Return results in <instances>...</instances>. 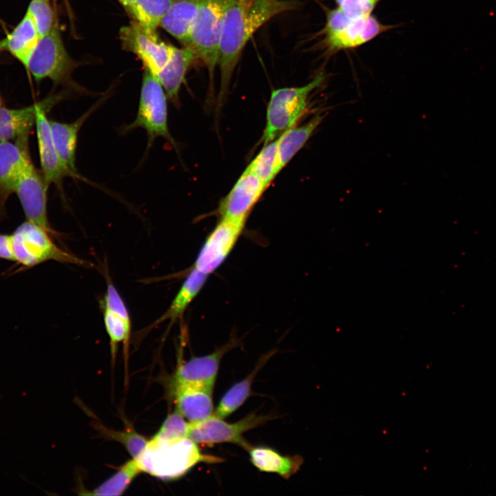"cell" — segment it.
<instances>
[{"instance_id":"cell-18","label":"cell","mask_w":496,"mask_h":496,"mask_svg":"<svg viewBox=\"0 0 496 496\" xmlns=\"http://www.w3.org/2000/svg\"><path fill=\"white\" fill-rule=\"evenodd\" d=\"M214 387L174 384L176 411L188 422L204 420L214 414Z\"/></svg>"},{"instance_id":"cell-29","label":"cell","mask_w":496,"mask_h":496,"mask_svg":"<svg viewBox=\"0 0 496 496\" xmlns=\"http://www.w3.org/2000/svg\"><path fill=\"white\" fill-rule=\"evenodd\" d=\"M175 0H135L132 19L156 30Z\"/></svg>"},{"instance_id":"cell-25","label":"cell","mask_w":496,"mask_h":496,"mask_svg":"<svg viewBox=\"0 0 496 496\" xmlns=\"http://www.w3.org/2000/svg\"><path fill=\"white\" fill-rule=\"evenodd\" d=\"M208 274L192 268L183 281L167 310L152 325V327L181 317L190 303L199 293L207 279Z\"/></svg>"},{"instance_id":"cell-1","label":"cell","mask_w":496,"mask_h":496,"mask_svg":"<svg viewBox=\"0 0 496 496\" xmlns=\"http://www.w3.org/2000/svg\"><path fill=\"white\" fill-rule=\"evenodd\" d=\"M296 0H229L224 14L218 66L220 72L219 103L227 94L234 70L252 36L273 17L295 10Z\"/></svg>"},{"instance_id":"cell-2","label":"cell","mask_w":496,"mask_h":496,"mask_svg":"<svg viewBox=\"0 0 496 496\" xmlns=\"http://www.w3.org/2000/svg\"><path fill=\"white\" fill-rule=\"evenodd\" d=\"M188 437L165 439L154 435L135 459L141 472L163 480L178 479L199 463H219L223 459L203 454Z\"/></svg>"},{"instance_id":"cell-9","label":"cell","mask_w":496,"mask_h":496,"mask_svg":"<svg viewBox=\"0 0 496 496\" xmlns=\"http://www.w3.org/2000/svg\"><path fill=\"white\" fill-rule=\"evenodd\" d=\"M270 419V415L251 413L238 422L229 423L213 414L204 420L189 422L187 437L197 444L232 443L247 450L251 445L243 435Z\"/></svg>"},{"instance_id":"cell-32","label":"cell","mask_w":496,"mask_h":496,"mask_svg":"<svg viewBox=\"0 0 496 496\" xmlns=\"http://www.w3.org/2000/svg\"><path fill=\"white\" fill-rule=\"evenodd\" d=\"M105 432L110 437L120 442L134 459L139 456L148 441L132 428H127L124 431L105 430Z\"/></svg>"},{"instance_id":"cell-14","label":"cell","mask_w":496,"mask_h":496,"mask_svg":"<svg viewBox=\"0 0 496 496\" xmlns=\"http://www.w3.org/2000/svg\"><path fill=\"white\" fill-rule=\"evenodd\" d=\"M65 93L49 95L43 100L20 108L0 107V141H29L35 128L37 112L43 107L52 110L63 99Z\"/></svg>"},{"instance_id":"cell-36","label":"cell","mask_w":496,"mask_h":496,"mask_svg":"<svg viewBox=\"0 0 496 496\" xmlns=\"http://www.w3.org/2000/svg\"><path fill=\"white\" fill-rule=\"evenodd\" d=\"M119 3L123 6V7L125 8L126 12L130 14V16H132L133 10H134V6L135 3V0H118Z\"/></svg>"},{"instance_id":"cell-10","label":"cell","mask_w":496,"mask_h":496,"mask_svg":"<svg viewBox=\"0 0 496 496\" xmlns=\"http://www.w3.org/2000/svg\"><path fill=\"white\" fill-rule=\"evenodd\" d=\"M120 38L123 47L136 54L145 69L154 76L169 63L176 48L162 41L156 30L148 29L135 21L121 29Z\"/></svg>"},{"instance_id":"cell-19","label":"cell","mask_w":496,"mask_h":496,"mask_svg":"<svg viewBox=\"0 0 496 496\" xmlns=\"http://www.w3.org/2000/svg\"><path fill=\"white\" fill-rule=\"evenodd\" d=\"M104 98L92 105L76 120L63 123L50 120L52 138L56 150L65 165L78 178H82L76 167V153L79 132L88 118L101 105Z\"/></svg>"},{"instance_id":"cell-21","label":"cell","mask_w":496,"mask_h":496,"mask_svg":"<svg viewBox=\"0 0 496 496\" xmlns=\"http://www.w3.org/2000/svg\"><path fill=\"white\" fill-rule=\"evenodd\" d=\"M198 60L190 48L176 47L169 63L155 76L162 85L167 98L174 104L178 103L179 90L188 70Z\"/></svg>"},{"instance_id":"cell-12","label":"cell","mask_w":496,"mask_h":496,"mask_svg":"<svg viewBox=\"0 0 496 496\" xmlns=\"http://www.w3.org/2000/svg\"><path fill=\"white\" fill-rule=\"evenodd\" d=\"M246 220L220 218L206 238L193 267L209 274L225 260L236 245Z\"/></svg>"},{"instance_id":"cell-23","label":"cell","mask_w":496,"mask_h":496,"mask_svg":"<svg viewBox=\"0 0 496 496\" xmlns=\"http://www.w3.org/2000/svg\"><path fill=\"white\" fill-rule=\"evenodd\" d=\"M198 11V0H175L160 26L182 43H189Z\"/></svg>"},{"instance_id":"cell-6","label":"cell","mask_w":496,"mask_h":496,"mask_svg":"<svg viewBox=\"0 0 496 496\" xmlns=\"http://www.w3.org/2000/svg\"><path fill=\"white\" fill-rule=\"evenodd\" d=\"M324 80V76L320 74L304 85L278 88L271 92L262 136L264 145L294 126L306 110L310 93L320 86Z\"/></svg>"},{"instance_id":"cell-26","label":"cell","mask_w":496,"mask_h":496,"mask_svg":"<svg viewBox=\"0 0 496 496\" xmlns=\"http://www.w3.org/2000/svg\"><path fill=\"white\" fill-rule=\"evenodd\" d=\"M271 353L261 358L254 369L246 378L234 384L222 397L214 415L225 419L238 409L250 396L251 386L259 371L265 364Z\"/></svg>"},{"instance_id":"cell-20","label":"cell","mask_w":496,"mask_h":496,"mask_svg":"<svg viewBox=\"0 0 496 496\" xmlns=\"http://www.w3.org/2000/svg\"><path fill=\"white\" fill-rule=\"evenodd\" d=\"M40 39L33 19L26 12L13 30L0 40V53H10L25 67Z\"/></svg>"},{"instance_id":"cell-15","label":"cell","mask_w":496,"mask_h":496,"mask_svg":"<svg viewBox=\"0 0 496 496\" xmlns=\"http://www.w3.org/2000/svg\"><path fill=\"white\" fill-rule=\"evenodd\" d=\"M32 161L29 141H0V218L6 217V205L28 164Z\"/></svg>"},{"instance_id":"cell-7","label":"cell","mask_w":496,"mask_h":496,"mask_svg":"<svg viewBox=\"0 0 496 496\" xmlns=\"http://www.w3.org/2000/svg\"><path fill=\"white\" fill-rule=\"evenodd\" d=\"M37 83L45 79L55 84H68L74 68L58 25L41 37L25 67Z\"/></svg>"},{"instance_id":"cell-4","label":"cell","mask_w":496,"mask_h":496,"mask_svg":"<svg viewBox=\"0 0 496 496\" xmlns=\"http://www.w3.org/2000/svg\"><path fill=\"white\" fill-rule=\"evenodd\" d=\"M167 98L157 78L145 69L136 116L132 123L123 126L120 132L126 134L138 128L143 129L147 136L146 152L158 138H164L178 151L168 127Z\"/></svg>"},{"instance_id":"cell-22","label":"cell","mask_w":496,"mask_h":496,"mask_svg":"<svg viewBox=\"0 0 496 496\" xmlns=\"http://www.w3.org/2000/svg\"><path fill=\"white\" fill-rule=\"evenodd\" d=\"M250 461L259 471L276 473L285 479L296 474L303 464V457L298 455L285 456L267 446H252L247 450Z\"/></svg>"},{"instance_id":"cell-33","label":"cell","mask_w":496,"mask_h":496,"mask_svg":"<svg viewBox=\"0 0 496 496\" xmlns=\"http://www.w3.org/2000/svg\"><path fill=\"white\" fill-rule=\"evenodd\" d=\"M189 422L177 411L169 414L154 435L165 439H180L187 437Z\"/></svg>"},{"instance_id":"cell-11","label":"cell","mask_w":496,"mask_h":496,"mask_svg":"<svg viewBox=\"0 0 496 496\" xmlns=\"http://www.w3.org/2000/svg\"><path fill=\"white\" fill-rule=\"evenodd\" d=\"M50 185L32 161L22 172L14 188L26 220L48 231L54 237L59 233L51 226L47 213L48 190Z\"/></svg>"},{"instance_id":"cell-30","label":"cell","mask_w":496,"mask_h":496,"mask_svg":"<svg viewBox=\"0 0 496 496\" xmlns=\"http://www.w3.org/2000/svg\"><path fill=\"white\" fill-rule=\"evenodd\" d=\"M278 138L265 144L258 154L247 167L267 188L276 176Z\"/></svg>"},{"instance_id":"cell-35","label":"cell","mask_w":496,"mask_h":496,"mask_svg":"<svg viewBox=\"0 0 496 496\" xmlns=\"http://www.w3.org/2000/svg\"><path fill=\"white\" fill-rule=\"evenodd\" d=\"M0 258L15 262L11 234L0 233Z\"/></svg>"},{"instance_id":"cell-8","label":"cell","mask_w":496,"mask_h":496,"mask_svg":"<svg viewBox=\"0 0 496 496\" xmlns=\"http://www.w3.org/2000/svg\"><path fill=\"white\" fill-rule=\"evenodd\" d=\"M371 15L351 19L338 8L329 11L324 27L325 41L331 50H340L360 46L390 29Z\"/></svg>"},{"instance_id":"cell-34","label":"cell","mask_w":496,"mask_h":496,"mask_svg":"<svg viewBox=\"0 0 496 496\" xmlns=\"http://www.w3.org/2000/svg\"><path fill=\"white\" fill-rule=\"evenodd\" d=\"M381 0H335L338 8L349 18L358 19L372 15Z\"/></svg>"},{"instance_id":"cell-27","label":"cell","mask_w":496,"mask_h":496,"mask_svg":"<svg viewBox=\"0 0 496 496\" xmlns=\"http://www.w3.org/2000/svg\"><path fill=\"white\" fill-rule=\"evenodd\" d=\"M104 309V308H103ZM103 320L106 331L110 338L112 359L114 360L118 344L123 342L125 354L131 333V320L128 312H117L104 309Z\"/></svg>"},{"instance_id":"cell-16","label":"cell","mask_w":496,"mask_h":496,"mask_svg":"<svg viewBox=\"0 0 496 496\" xmlns=\"http://www.w3.org/2000/svg\"><path fill=\"white\" fill-rule=\"evenodd\" d=\"M261 180L245 169L218 208L220 218L247 220L250 211L265 189Z\"/></svg>"},{"instance_id":"cell-38","label":"cell","mask_w":496,"mask_h":496,"mask_svg":"<svg viewBox=\"0 0 496 496\" xmlns=\"http://www.w3.org/2000/svg\"><path fill=\"white\" fill-rule=\"evenodd\" d=\"M238 1L241 3H247L249 1H251V0H238Z\"/></svg>"},{"instance_id":"cell-5","label":"cell","mask_w":496,"mask_h":496,"mask_svg":"<svg viewBox=\"0 0 496 496\" xmlns=\"http://www.w3.org/2000/svg\"><path fill=\"white\" fill-rule=\"evenodd\" d=\"M229 0H198V11L187 47L207 69L210 86L218 66L223 18Z\"/></svg>"},{"instance_id":"cell-31","label":"cell","mask_w":496,"mask_h":496,"mask_svg":"<svg viewBox=\"0 0 496 496\" xmlns=\"http://www.w3.org/2000/svg\"><path fill=\"white\" fill-rule=\"evenodd\" d=\"M27 12L33 19L41 37L57 25L51 0H31Z\"/></svg>"},{"instance_id":"cell-24","label":"cell","mask_w":496,"mask_h":496,"mask_svg":"<svg viewBox=\"0 0 496 496\" xmlns=\"http://www.w3.org/2000/svg\"><path fill=\"white\" fill-rule=\"evenodd\" d=\"M322 118V116L318 115L301 126L287 129L278 137L276 174L304 145Z\"/></svg>"},{"instance_id":"cell-28","label":"cell","mask_w":496,"mask_h":496,"mask_svg":"<svg viewBox=\"0 0 496 496\" xmlns=\"http://www.w3.org/2000/svg\"><path fill=\"white\" fill-rule=\"evenodd\" d=\"M141 472L134 458L125 462L111 477L94 490L82 493L86 495H121L128 488L133 479Z\"/></svg>"},{"instance_id":"cell-17","label":"cell","mask_w":496,"mask_h":496,"mask_svg":"<svg viewBox=\"0 0 496 496\" xmlns=\"http://www.w3.org/2000/svg\"><path fill=\"white\" fill-rule=\"evenodd\" d=\"M231 340L214 352L191 358L180 364L174 376V384H189L214 388L220 361L225 353L236 346Z\"/></svg>"},{"instance_id":"cell-37","label":"cell","mask_w":496,"mask_h":496,"mask_svg":"<svg viewBox=\"0 0 496 496\" xmlns=\"http://www.w3.org/2000/svg\"><path fill=\"white\" fill-rule=\"evenodd\" d=\"M4 106V101L0 94V107Z\"/></svg>"},{"instance_id":"cell-13","label":"cell","mask_w":496,"mask_h":496,"mask_svg":"<svg viewBox=\"0 0 496 496\" xmlns=\"http://www.w3.org/2000/svg\"><path fill=\"white\" fill-rule=\"evenodd\" d=\"M51 110L48 107L41 108L37 114L35 131L39 149L41 171L50 185H54L64 195L63 182L65 178H78L65 165L62 161L54 144L50 119L48 112Z\"/></svg>"},{"instance_id":"cell-3","label":"cell","mask_w":496,"mask_h":496,"mask_svg":"<svg viewBox=\"0 0 496 496\" xmlns=\"http://www.w3.org/2000/svg\"><path fill=\"white\" fill-rule=\"evenodd\" d=\"M16 265L10 275L28 270L48 260L88 266L89 263L59 247L43 227L26 220L11 234Z\"/></svg>"}]
</instances>
